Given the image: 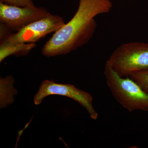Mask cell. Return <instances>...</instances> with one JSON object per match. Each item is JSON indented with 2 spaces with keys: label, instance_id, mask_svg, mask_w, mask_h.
Masks as SVG:
<instances>
[{
  "label": "cell",
  "instance_id": "obj_2",
  "mask_svg": "<svg viewBox=\"0 0 148 148\" xmlns=\"http://www.w3.org/2000/svg\"><path fill=\"white\" fill-rule=\"evenodd\" d=\"M104 75L106 82L116 101L130 112L148 111V93L129 77L119 76L106 63Z\"/></svg>",
  "mask_w": 148,
  "mask_h": 148
},
{
  "label": "cell",
  "instance_id": "obj_3",
  "mask_svg": "<svg viewBox=\"0 0 148 148\" xmlns=\"http://www.w3.org/2000/svg\"><path fill=\"white\" fill-rule=\"evenodd\" d=\"M106 63L119 76L148 69V43L132 42L117 47Z\"/></svg>",
  "mask_w": 148,
  "mask_h": 148
},
{
  "label": "cell",
  "instance_id": "obj_7",
  "mask_svg": "<svg viewBox=\"0 0 148 148\" xmlns=\"http://www.w3.org/2000/svg\"><path fill=\"white\" fill-rule=\"evenodd\" d=\"M36 47L34 43H10L1 42L0 44V62L11 55L16 56L27 55Z\"/></svg>",
  "mask_w": 148,
  "mask_h": 148
},
{
  "label": "cell",
  "instance_id": "obj_6",
  "mask_svg": "<svg viewBox=\"0 0 148 148\" xmlns=\"http://www.w3.org/2000/svg\"><path fill=\"white\" fill-rule=\"evenodd\" d=\"M50 13L43 7H20L0 2L1 23L11 32H18L28 24L46 17Z\"/></svg>",
  "mask_w": 148,
  "mask_h": 148
},
{
  "label": "cell",
  "instance_id": "obj_4",
  "mask_svg": "<svg viewBox=\"0 0 148 148\" xmlns=\"http://www.w3.org/2000/svg\"><path fill=\"white\" fill-rule=\"evenodd\" d=\"M50 95H61L71 98L86 110L92 119L96 120L98 119V113L92 105V96L73 85L57 83L52 80L44 81L34 97L35 105H39L45 98Z\"/></svg>",
  "mask_w": 148,
  "mask_h": 148
},
{
  "label": "cell",
  "instance_id": "obj_9",
  "mask_svg": "<svg viewBox=\"0 0 148 148\" xmlns=\"http://www.w3.org/2000/svg\"><path fill=\"white\" fill-rule=\"evenodd\" d=\"M128 77L137 83L145 92L148 93V69L135 72Z\"/></svg>",
  "mask_w": 148,
  "mask_h": 148
},
{
  "label": "cell",
  "instance_id": "obj_10",
  "mask_svg": "<svg viewBox=\"0 0 148 148\" xmlns=\"http://www.w3.org/2000/svg\"><path fill=\"white\" fill-rule=\"evenodd\" d=\"M0 2L8 5L20 7H34L33 0H0Z\"/></svg>",
  "mask_w": 148,
  "mask_h": 148
},
{
  "label": "cell",
  "instance_id": "obj_1",
  "mask_svg": "<svg viewBox=\"0 0 148 148\" xmlns=\"http://www.w3.org/2000/svg\"><path fill=\"white\" fill-rule=\"evenodd\" d=\"M112 7L111 0H79L77 10L71 20L44 45L43 55L48 57L65 55L85 45L96 30L95 16L109 13Z\"/></svg>",
  "mask_w": 148,
  "mask_h": 148
},
{
  "label": "cell",
  "instance_id": "obj_8",
  "mask_svg": "<svg viewBox=\"0 0 148 148\" xmlns=\"http://www.w3.org/2000/svg\"><path fill=\"white\" fill-rule=\"evenodd\" d=\"M14 80L12 77L9 76L0 79L1 108H6L14 101V96L17 93V90L13 87Z\"/></svg>",
  "mask_w": 148,
  "mask_h": 148
},
{
  "label": "cell",
  "instance_id": "obj_5",
  "mask_svg": "<svg viewBox=\"0 0 148 148\" xmlns=\"http://www.w3.org/2000/svg\"><path fill=\"white\" fill-rule=\"evenodd\" d=\"M65 24L61 16L50 14L46 17L30 23L18 32L10 33L1 39V42L35 43L49 34L57 32Z\"/></svg>",
  "mask_w": 148,
  "mask_h": 148
}]
</instances>
